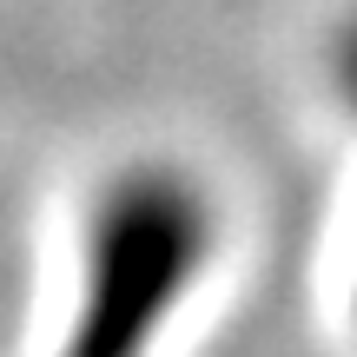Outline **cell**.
<instances>
[{"instance_id": "6da1fadb", "label": "cell", "mask_w": 357, "mask_h": 357, "mask_svg": "<svg viewBox=\"0 0 357 357\" xmlns=\"http://www.w3.org/2000/svg\"><path fill=\"white\" fill-rule=\"evenodd\" d=\"M231 199L185 153H119L66 205L26 357H178L231 271Z\"/></svg>"}, {"instance_id": "7a4b0ae2", "label": "cell", "mask_w": 357, "mask_h": 357, "mask_svg": "<svg viewBox=\"0 0 357 357\" xmlns=\"http://www.w3.org/2000/svg\"><path fill=\"white\" fill-rule=\"evenodd\" d=\"M318 86H324V106L337 113V126L357 139V0L324 20V40H318Z\"/></svg>"}, {"instance_id": "3957f363", "label": "cell", "mask_w": 357, "mask_h": 357, "mask_svg": "<svg viewBox=\"0 0 357 357\" xmlns=\"http://www.w3.org/2000/svg\"><path fill=\"white\" fill-rule=\"evenodd\" d=\"M331 311H337V331L357 351V212L344 225V245H337V271H331Z\"/></svg>"}]
</instances>
